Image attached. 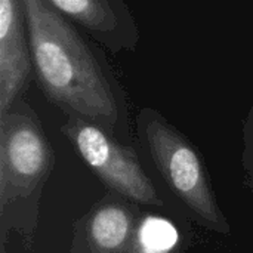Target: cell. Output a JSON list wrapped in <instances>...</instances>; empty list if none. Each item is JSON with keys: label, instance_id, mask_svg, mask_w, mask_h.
<instances>
[{"label": "cell", "instance_id": "obj_3", "mask_svg": "<svg viewBox=\"0 0 253 253\" xmlns=\"http://www.w3.org/2000/svg\"><path fill=\"white\" fill-rule=\"evenodd\" d=\"M135 133L144 154L175 199L203 228L228 236L227 215L219 206L205 159L197 147L160 111L142 107Z\"/></svg>", "mask_w": 253, "mask_h": 253}, {"label": "cell", "instance_id": "obj_10", "mask_svg": "<svg viewBox=\"0 0 253 253\" xmlns=\"http://www.w3.org/2000/svg\"><path fill=\"white\" fill-rule=\"evenodd\" d=\"M179 253H185V252H179Z\"/></svg>", "mask_w": 253, "mask_h": 253}, {"label": "cell", "instance_id": "obj_7", "mask_svg": "<svg viewBox=\"0 0 253 253\" xmlns=\"http://www.w3.org/2000/svg\"><path fill=\"white\" fill-rule=\"evenodd\" d=\"M71 22L86 30L113 53L135 52L141 33L125 0H49Z\"/></svg>", "mask_w": 253, "mask_h": 253}, {"label": "cell", "instance_id": "obj_6", "mask_svg": "<svg viewBox=\"0 0 253 253\" xmlns=\"http://www.w3.org/2000/svg\"><path fill=\"white\" fill-rule=\"evenodd\" d=\"M34 64L22 0H0V114L24 99Z\"/></svg>", "mask_w": 253, "mask_h": 253}, {"label": "cell", "instance_id": "obj_1", "mask_svg": "<svg viewBox=\"0 0 253 253\" xmlns=\"http://www.w3.org/2000/svg\"><path fill=\"white\" fill-rule=\"evenodd\" d=\"M34 64L43 95L67 116H79L132 145L127 95L99 47L49 0H22Z\"/></svg>", "mask_w": 253, "mask_h": 253}, {"label": "cell", "instance_id": "obj_9", "mask_svg": "<svg viewBox=\"0 0 253 253\" xmlns=\"http://www.w3.org/2000/svg\"><path fill=\"white\" fill-rule=\"evenodd\" d=\"M242 169L246 188L253 196V104L251 105L246 119L243 122V151H242Z\"/></svg>", "mask_w": 253, "mask_h": 253}, {"label": "cell", "instance_id": "obj_4", "mask_svg": "<svg viewBox=\"0 0 253 253\" xmlns=\"http://www.w3.org/2000/svg\"><path fill=\"white\" fill-rule=\"evenodd\" d=\"M59 130L107 190L136 205L165 206L132 145L79 116H67Z\"/></svg>", "mask_w": 253, "mask_h": 253}, {"label": "cell", "instance_id": "obj_5", "mask_svg": "<svg viewBox=\"0 0 253 253\" xmlns=\"http://www.w3.org/2000/svg\"><path fill=\"white\" fill-rule=\"evenodd\" d=\"M141 215L139 205L107 190L74 221L70 253H132Z\"/></svg>", "mask_w": 253, "mask_h": 253}, {"label": "cell", "instance_id": "obj_2", "mask_svg": "<svg viewBox=\"0 0 253 253\" xmlns=\"http://www.w3.org/2000/svg\"><path fill=\"white\" fill-rule=\"evenodd\" d=\"M55 168V153L33 107L19 99L0 114V245L9 234L34 245L43 190Z\"/></svg>", "mask_w": 253, "mask_h": 253}, {"label": "cell", "instance_id": "obj_8", "mask_svg": "<svg viewBox=\"0 0 253 253\" xmlns=\"http://www.w3.org/2000/svg\"><path fill=\"white\" fill-rule=\"evenodd\" d=\"M181 236L166 218L142 213L133 240L132 253H179Z\"/></svg>", "mask_w": 253, "mask_h": 253}]
</instances>
